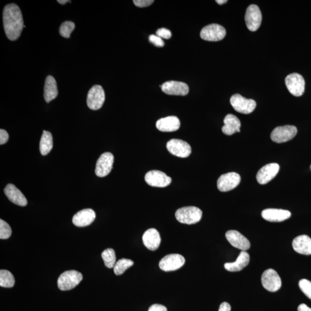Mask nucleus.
I'll use <instances>...</instances> for the list:
<instances>
[{
  "label": "nucleus",
  "instance_id": "1",
  "mask_svg": "<svg viewBox=\"0 0 311 311\" xmlns=\"http://www.w3.org/2000/svg\"><path fill=\"white\" fill-rule=\"evenodd\" d=\"M3 23L7 38L17 40L24 26L20 7L15 3L6 5L3 11Z\"/></svg>",
  "mask_w": 311,
  "mask_h": 311
},
{
  "label": "nucleus",
  "instance_id": "2",
  "mask_svg": "<svg viewBox=\"0 0 311 311\" xmlns=\"http://www.w3.org/2000/svg\"><path fill=\"white\" fill-rule=\"evenodd\" d=\"M202 217L201 210L196 207H183L177 210L175 213L176 219L179 223L188 225L199 222Z\"/></svg>",
  "mask_w": 311,
  "mask_h": 311
},
{
  "label": "nucleus",
  "instance_id": "3",
  "mask_svg": "<svg viewBox=\"0 0 311 311\" xmlns=\"http://www.w3.org/2000/svg\"><path fill=\"white\" fill-rule=\"evenodd\" d=\"M83 278L81 273L76 271H69L63 273L57 281L60 290L65 291L72 290L79 284Z\"/></svg>",
  "mask_w": 311,
  "mask_h": 311
},
{
  "label": "nucleus",
  "instance_id": "4",
  "mask_svg": "<svg viewBox=\"0 0 311 311\" xmlns=\"http://www.w3.org/2000/svg\"><path fill=\"white\" fill-rule=\"evenodd\" d=\"M286 84L288 91L295 96H301L305 93V81L301 74L297 73L288 75L286 78Z\"/></svg>",
  "mask_w": 311,
  "mask_h": 311
},
{
  "label": "nucleus",
  "instance_id": "5",
  "mask_svg": "<svg viewBox=\"0 0 311 311\" xmlns=\"http://www.w3.org/2000/svg\"><path fill=\"white\" fill-rule=\"evenodd\" d=\"M230 103L235 111L245 114L252 113L257 106L256 101L246 99L239 94L232 96L231 97Z\"/></svg>",
  "mask_w": 311,
  "mask_h": 311
},
{
  "label": "nucleus",
  "instance_id": "6",
  "mask_svg": "<svg viewBox=\"0 0 311 311\" xmlns=\"http://www.w3.org/2000/svg\"><path fill=\"white\" fill-rule=\"evenodd\" d=\"M261 282L265 289L269 292L278 291L282 286V280L274 269H269L262 275Z\"/></svg>",
  "mask_w": 311,
  "mask_h": 311
},
{
  "label": "nucleus",
  "instance_id": "7",
  "mask_svg": "<svg viewBox=\"0 0 311 311\" xmlns=\"http://www.w3.org/2000/svg\"><path fill=\"white\" fill-rule=\"evenodd\" d=\"M226 30L223 26L217 24H209L202 29L200 36L202 39L210 42H217L224 38Z\"/></svg>",
  "mask_w": 311,
  "mask_h": 311
},
{
  "label": "nucleus",
  "instance_id": "8",
  "mask_svg": "<svg viewBox=\"0 0 311 311\" xmlns=\"http://www.w3.org/2000/svg\"><path fill=\"white\" fill-rule=\"evenodd\" d=\"M105 101V93L102 86L95 85L89 89L87 103L88 107L92 110H99Z\"/></svg>",
  "mask_w": 311,
  "mask_h": 311
},
{
  "label": "nucleus",
  "instance_id": "9",
  "mask_svg": "<svg viewBox=\"0 0 311 311\" xmlns=\"http://www.w3.org/2000/svg\"><path fill=\"white\" fill-rule=\"evenodd\" d=\"M297 127L286 125L276 127L271 133V139L276 143H283L293 139L297 134Z\"/></svg>",
  "mask_w": 311,
  "mask_h": 311
},
{
  "label": "nucleus",
  "instance_id": "10",
  "mask_svg": "<svg viewBox=\"0 0 311 311\" xmlns=\"http://www.w3.org/2000/svg\"><path fill=\"white\" fill-rule=\"evenodd\" d=\"M185 263V258L181 255L172 254L164 257L159 262V267L164 272L177 271Z\"/></svg>",
  "mask_w": 311,
  "mask_h": 311
},
{
  "label": "nucleus",
  "instance_id": "11",
  "mask_svg": "<svg viewBox=\"0 0 311 311\" xmlns=\"http://www.w3.org/2000/svg\"><path fill=\"white\" fill-rule=\"evenodd\" d=\"M262 19V13L259 7L256 5H251L247 7L245 21L250 31H257L260 27Z\"/></svg>",
  "mask_w": 311,
  "mask_h": 311
},
{
  "label": "nucleus",
  "instance_id": "12",
  "mask_svg": "<svg viewBox=\"0 0 311 311\" xmlns=\"http://www.w3.org/2000/svg\"><path fill=\"white\" fill-rule=\"evenodd\" d=\"M168 151L175 156L186 158L192 153V148L187 142L179 139H172L167 144Z\"/></svg>",
  "mask_w": 311,
  "mask_h": 311
},
{
  "label": "nucleus",
  "instance_id": "13",
  "mask_svg": "<svg viewBox=\"0 0 311 311\" xmlns=\"http://www.w3.org/2000/svg\"><path fill=\"white\" fill-rule=\"evenodd\" d=\"M114 162V157L112 153L106 152L101 155L96 165L95 174L97 177L102 178L110 173Z\"/></svg>",
  "mask_w": 311,
  "mask_h": 311
},
{
  "label": "nucleus",
  "instance_id": "14",
  "mask_svg": "<svg viewBox=\"0 0 311 311\" xmlns=\"http://www.w3.org/2000/svg\"><path fill=\"white\" fill-rule=\"evenodd\" d=\"M241 181L239 174L236 172H229L221 176L217 181V187L220 192H227L236 188Z\"/></svg>",
  "mask_w": 311,
  "mask_h": 311
},
{
  "label": "nucleus",
  "instance_id": "15",
  "mask_svg": "<svg viewBox=\"0 0 311 311\" xmlns=\"http://www.w3.org/2000/svg\"><path fill=\"white\" fill-rule=\"evenodd\" d=\"M145 181L152 187H166L171 184L172 179L163 172L153 170L146 174Z\"/></svg>",
  "mask_w": 311,
  "mask_h": 311
},
{
  "label": "nucleus",
  "instance_id": "16",
  "mask_svg": "<svg viewBox=\"0 0 311 311\" xmlns=\"http://www.w3.org/2000/svg\"><path fill=\"white\" fill-rule=\"evenodd\" d=\"M160 87L163 92L169 95L186 96L189 92V86L187 84L177 81H167Z\"/></svg>",
  "mask_w": 311,
  "mask_h": 311
},
{
  "label": "nucleus",
  "instance_id": "17",
  "mask_svg": "<svg viewBox=\"0 0 311 311\" xmlns=\"http://www.w3.org/2000/svg\"><path fill=\"white\" fill-rule=\"evenodd\" d=\"M280 166L277 163H271L266 165L258 172L257 180L261 185L267 184L278 174Z\"/></svg>",
  "mask_w": 311,
  "mask_h": 311
},
{
  "label": "nucleus",
  "instance_id": "18",
  "mask_svg": "<svg viewBox=\"0 0 311 311\" xmlns=\"http://www.w3.org/2000/svg\"><path fill=\"white\" fill-rule=\"evenodd\" d=\"M226 237L230 244L235 248L246 251L250 248V243L244 236L235 230L228 231Z\"/></svg>",
  "mask_w": 311,
  "mask_h": 311
},
{
  "label": "nucleus",
  "instance_id": "19",
  "mask_svg": "<svg viewBox=\"0 0 311 311\" xmlns=\"http://www.w3.org/2000/svg\"><path fill=\"white\" fill-rule=\"evenodd\" d=\"M291 213L287 210L267 209L262 212V217L270 222H282L290 219Z\"/></svg>",
  "mask_w": 311,
  "mask_h": 311
},
{
  "label": "nucleus",
  "instance_id": "20",
  "mask_svg": "<svg viewBox=\"0 0 311 311\" xmlns=\"http://www.w3.org/2000/svg\"><path fill=\"white\" fill-rule=\"evenodd\" d=\"M96 218V213L91 209L82 210L73 217V223L78 227H84L91 224Z\"/></svg>",
  "mask_w": 311,
  "mask_h": 311
},
{
  "label": "nucleus",
  "instance_id": "21",
  "mask_svg": "<svg viewBox=\"0 0 311 311\" xmlns=\"http://www.w3.org/2000/svg\"><path fill=\"white\" fill-rule=\"evenodd\" d=\"M157 129L163 132H175L179 129L181 122L175 116H170L158 120L156 122Z\"/></svg>",
  "mask_w": 311,
  "mask_h": 311
},
{
  "label": "nucleus",
  "instance_id": "22",
  "mask_svg": "<svg viewBox=\"0 0 311 311\" xmlns=\"http://www.w3.org/2000/svg\"><path fill=\"white\" fill-rule=\"evenodd\" d=\"M142 241L144 246L151 251H155L159 248L161 238L159 232L155 228H151L145 232L142 236Z\"/></svg>",
  "mask_w": 311,
  "mask_h": 311
},
{
  "label": "nucleus",
  "instance_id": "23",
  "mask_svg": "<svg viewBox=\"0 0 311 311\" xmlns=\"http://www.w3.org/2000/svg\"><path fill=\"white\" fill-rule=\"evenodd\" d=\"M4 193L10 201L20 207H25L27 205V200L19 190L12 184L7 185Z\"/></svg>",
  "mask_w": 311,
  "mask_h": 311
},
{
  "label": "nucleus",
  "instance_id": "24",
  "mask_svg": "<svg viewBox=\"0 0 311 311\" xmlns=\"http://www.w3.org/2000/svg\"><path fill=\"white\" fill-rule=\"evenodd\" d=\"M292 246L298 253L306 256L311 255V239L309 236L303 235L295 238Z\"/></svg>",
  "mask_w": 311,
  "mask_h": 311
},
{
  "label": "nucleus",
  "instance_id": "25",
  "mask_svg": "<svg viewBox=\"0 0 311 311\" xmlns=\"http://www.w3.org/2000/svg\"><path fill=\"white\" fill-rule=\"evenodd\" d=\"M224 126L222 127L224 134L231 136L236 132H241V123L239 118L233 114H228L224 119Z\"/></svg>",
  "mask_w": 311,
  "mask_h": 311
},
{
  "label": "nucleus",
  "instance_id": "26",
  "mask_svg": "<svg viewBox=\"0 0 311 311\" xmlns=\"http://www.w3.org/2000/svg\"><path fill=\"white\" fill-rule=\"evenodd\" d=\"M250 262V255L246 251H242L238 256L237 261L232 263H227L224 265V268L227 271L231 272L241 271L245 268Z\"/></svg>",
  "mask_w": 311,
  "mask_h": 311
},
{
  "label": "nucleus",
  "instance_id": "27",
  "mask_svg": "<svg viewBox=\"0 0 311 311\" xmlns=\"http://www.w3.org/2000/svg\"><path fill=\"white\" fill-rule=\"evenodd\" d=\"M58 94L57 82L51 76H48L45 81L44 97L47 103H49L57 97Z\"/></svg>",
  "mask_w": 311,
  "mask_h": 311
},
{
  "label": "nucleus",
  "instance_id": "28",
  "mask_svg": "<svg viewBox=\"0 0 311 311\" xmlns=\"http://www.w3.org/2000/svg\"><path fill=\"white\" fill-rule=\"evenodd\" d=\"M53 147L52 134L49 132L43 131L40 141V152L43 156H46L49 153Z\"/></svg>",
  "mask_w": 311,
  "mask_h": 311
},
{
  "label": "nucleus",
  "instance_id": "29",
  "mask_svg": "<svg viewBox=\"0 0 311 311\" xmlns=\"http://www.w3.org/2000/svg\"><path fill=\"white\" fill-rule=\"evenodd\" d=\"M14 283L15 280L12 273L6 270H1L0 271V286L3 288H12Z\"/></svg>",
  "mask_w": 311,
  "mask_h": 311
},
{
  "label": "nucleus",
  "instance_id": "30",
  "mask_svg": "<svg viewBox=\"0 0 311 311\" xmlns=\"http://www.w3.org/2000/svg\"><path fill=\"white\" fill-rule=\"evenodd\" d=\"M134 265V262L128 259H123L116 262L114 267L115 274L117 276L121 275L125 273L127 269L132 267Z\"/></svg>",
  "mask_w": 311,
  "mask_h": 311
},
{
  "label": "nucleus",
  "instance_id": "31",
  "mask_svg": "<svg viewBox=\"0 0 311 311\" xmlns=\"http://www.w3.org/2000/svg\"><path fill=\"white\" fill-rule=\"evenodd\" d=\"M102 259L104 265L108 268L114 267L116 264V256L115 251L112 249L105 250L102 254Z\"/></svg>",
  "mask_w": 311,
  "mask_h": 311
},
{
  "label": "nucleus",
  "instance_id": "32",
  "mask_svg": "<svg viewBox=\"0 0 311 311\" xmlns=\"http://www.w3.org/2000/svg\"><path fill=\"white\" fill-rule=\"evenodd\" d=\"M75 28V24L73 22L66 21L60 26L59 33L62 37L65 38H69L71 33Z\"/></svg>",
  "mask_w": 311,
  "mask_h": 311
},
{
  "label": "nucleus",
  "instance_id": "33",
  "mask_svg": "<svg viewBox=\"0 0 311 311\" xmlns=\"http://www.w3.org/2000/svg\"><path fill=\"white\" fill-rule=\"evenodd\" d=\"M12 235V229L5 221L0 220V239H7Z\"/></svg>",
  "mask_w": 311,
  "mask_h": 311
},
{
  "label": "nucleus",
  "instance_id": "34",
  "mask_svg": "<svg viewBox=\"0 0 311 311\" xmlns=\"http://www.w3.org/2000/svg\"><path fill=\"white\" fill-rule=\"evenodd\" d=\"M300 288L307 297L311 300V282L306 279L300 281L299 283Z\"/></svg>",
  "mask_w": 311,
  "mask_h": 311
},
{
  "label": "nucleus",
  "instance_id": "35",
  "mask_svg": "<svg viewBox=\"0 0 311 311\" xmlns=\"http://www.w3.org/2000/svg\"><path fill=\"white\" fill-rule=\"evenodd\" d=\"M149 42L157 47H162L164 46V41L161 37L156 35H151L149 36Z\"/></svg>",
  "mask_w": 311,
  "mask_h": 311
},
{
  "label": "nucleus",
  "instance_id": "36",
  "mask_svg": "<svg viewBox=\"0 0 311 311\" xmlns=\"http://www.w3.org/2000/svg\"><path fill=\"white\" fill-rule=\"evenodd\" d=\"M156 35L162 39H169L171 37L172 33L169 29L162 28L157 30Z\"/></svg>",
  "mask_w": 311,
  "mask_h": 311
},
{
  "label": "nucleus",
  "instance_id": "37",
  "mask_svg": "<svg viewBox=\"0 0 311 311\" xmlns=\"http://www.w3.org/2000/svg\"><path fill=\"white\" fill-rule=\"evenodd\" d=\"M134 5L140 7H147L152 4L153 0H134Z\"/></svg>",
  "mask_w": 311,
  "mask_h": 311
},
{
  "label": "nucleus",
  "instance_id": "38",
  "mask_svg": "<svg viewBox=\"0 0 311 311\" xmlns=\"http://www.w3.org/2000/svg\"><path fill=\"white\" fill-rule=\"evenodd\" d=\"M9 139V134L6 131L3 129L0 130V144L3 145L6 143Z\"/></svg>",
  "mask_w": 311,
  "mask_h": 311
},
{
  "label": "nucleus",
  "instance_id": "39",
  "mask_svg": "<svg viewBox=\"0 0 311 311\" xmlns=\"http://www.w3.org/2000/svg\"><path fill=\"white\" fill-rule=\"evenodd\" d=\"M148 311H167V309L163 305L155 304L150 307Z\"/></svg>",
  "mask_w": 311,
  "mask_h": 311
},
{
  "label": "nucleus",
  "instance_id": "40",
  "mask_svg": "<svg viewBox=\"0 0 311 311\" xmlns=\"http://www.w3.org/2000/svg\"><path fill=\"white\" fill-rule=\"evenodd\" d=\"M231 307L229 303L224 302L221 304L219 311H231Z\"/></svg>",
  "mask_w": 311,
  "mask_h": 311
},
{
  "label": "nucleus",
  "instance_id": "41",
  "mask_svg": "<svg viewBox=\"0 0 311 311\" xmlns=\"http://www.w3.org/2000/svg\"><path fill=\"white\" fill-rule=\"evenodd\" d=\"M298 311H311V309L305 304H302L298 307Z\"/></svg>",
  "mask_w": 311,
  "mask_h": 311
},
{
  "label": "nucleus",
  "instance_id": "42",
  "mask_svg": "<svg viewBox=\"0 0 311 311\" xmlns=\"http://www.w3.org/2000/svg\"><path fill=\"white\" fill-rule=\"evenodd\" d=\"M216 2L219 5H223L227 2V0H216Z\"/></svg>",
  "mask_w": 311,
  "mask_h": 311
},
{
  "label": "nucleus",
  "instance_id": "43",
  "mask_svg": "<svg viewBox=\"0 0 311 311\" xmlns=\"http://www.w3.org/2000/svg\"><path fill=\"white\" fill-rule=\"evenodd\" d=\"M57 1L58 3H60V4H62V5L65 4V3H66L67 2H71L70 1H67V0H58V1Z\"/></svg>",
  "mask_w": 311,
  "mask_h": 311
}]
</instances>
